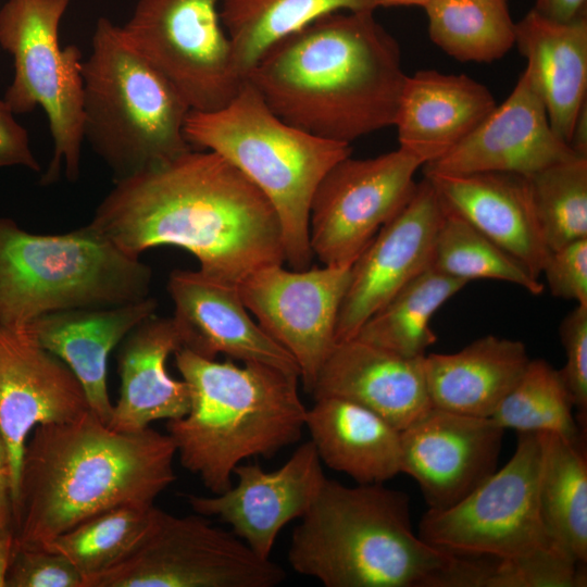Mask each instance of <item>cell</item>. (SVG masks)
I'll use <instances>...</instances> for the list:
<instances>
[{
	"label": "cell",
	"mask_w": 587,
	"mask_h": 587,
	"mask_svg": "<svg viewBox=\"0 0 587 587\" xmlns=\"http://www.w3.org/2000/svg\"><path fill=\"white\" fill-rule=\"evenodd\" d=\"M549 250L587 238V157L574 155L528 177Z\"/></svg>",
	"instance_id": "obj_36"
},
{
	"label": "cell",
	"mask_w": 587,
	"mask_h": 587,
	"mask_svg": "<svg viewBox=\"0 0 587 587\" xmlns=\"http://www.w3.org/2000/svg\"><path fill=\"white\" fill-rule=\"evenodd\" d=\"M13 533L12 475L8 450L0 433V535Z\"/></svg>",
	"instance_id": "obj_42"
},
{
	"label": "cell",
	"mask_w": 587,
	"mask_h": 587,
	"mask_svg": "<svg viewBox=\"0 0 587 587\" xmlns=\"http://www.w3.org/2000/svg\"><path fill=\"white\" fill-rule=\"evenodd\" d=\"M432 41L459 61L492 62L515 45L507 0H429Z\"/></svg>",
	"instance_id": "obj_32"
},
{
	"label": "cell",
	"mask_w": 587,
	"mask_h": 587,
	"mask_svg": "<svg viewBox=\"0 0 587 587\" xmlns=\"http://www.w3.org/2000/svg\"><path fill=\"white\" fill-rule=\"evenodd\" d=\"M466 284L429 267L375 312L354 338L404 358H422L437 340L432 316Z\"/></svg>",
	"instance_id": "obj_31"
},
{
	"label": "cell",
	"mask_w": 587,
	"mask_h": 587,
	"mask_svg": "<svg viewBox=\"0 0 587 587\" xmlns=\"http://www.w3.org/2000/svg\"><path fill=\"white\" fill-rule=\"evenodd\" d=\"M222 1L138 0L120 26L125 41L174 86L190 111L224 108L246 80L221 21Z\"/></svg>",
	"instance_id": "obj_12"
},
{
	"label": "cell",
	"mask_w": 587,
	"mask_h": 587,
	"mask_svg": "<svg viewBox=\"0 0 587 587\" xmlns=\"http://www.w3.org/2000/svg\"><path fill=\"white\" fill-rule=\"evenodd\" d=\"M577 155L553 132L526 70L510 96L455 147L423 165L424 174L505 172L529 177Z\"/></svg>",
	"instance_id": "obj_19"
},
{
	"label": "cell",
	"mask_w": 587,
	"mask_h": 587,
	"mask_svg": "<svg viewBox=\"0 0 587 587\" xmlns=\"http://www.w3.org/2000/svg\"><path fill=\"white\" fill-rule=\"evenodd\" d=\"M422 358H404L358 338L336 342L311 394L355 402L402 430L430 407Z\"/></svg>",
	"instance_id": "obj_21"
},
{
	"label": "cell",
	"mask_w": 587,
	"mask_h": 587,
	"mask_svg": "<svg viewBox=\"0 0 587 587\" xmlns=\"http://www.w3.org/2000/svg\"><path fill=\"white\" fill-rule=\"evenodd\" d=\"M71 0H8L0 9V46L13 58L14 75L4 102L14 114L40 107L53 140L41 178L59 179L62 164L71 182L79 175L83 133L82 52L61 47L59 27Z\"/></svg>",
	"instance_id": "obj_9"
},
{
	"label": "cell",
	"mask_w": 587,
	"mask_h": 587,
	"mask_svg": "<svg viewBox=\"0 0 587 587\" xmlns=\"http://www.w3.org/2000/svg\"><path fill=\"white\" fill-rule=\"evenodd\" d=\"M504 430L491 417L432 405L400 430V471L419 484L428 509H448L497 471Z\"/></svg>",
	"instance_id": "obj_16"
},
{
	"label": "cell",
	"mask_w": 587,
	"mask_h": 587,
	"mask_svg": "<svg viewBox=\"0 0 587 587\" xmlns=\"http://www.w3.org/2000/svg\"><path fill=\"white\" fill-rule=\"evenodd\" d=\"M183 347L173 317L150 315L122 340L117 365L120 397L107 424L118 432H137L159 420L184 416L190 407L187 383L173 378L166 360Z\"/></svg>",
	"instance_id": "obj_25"
},
{
	"label": "cell",
	"mask_w": 587,
	"mask_h": 587,
	"mask_svg": "<svg viewBox=\"0 0 587 587\" xmlns=\"http://www.w3.org/2000/svg\"><path fill=\"white\" fill-rule=\"evenodd\" d=\"M373 13L313 21L272 45L246 79L279 118L316 137L350 145L394 125L407 75Z\"/></svg>",
	"instance_id": "obj_2"
},
{
	"label": "cell",
	"mask_w": 587,
	"mask_h": 587,
	"mask_svg": "<svg viewBox=\"0 0 587 587\" xmlns=\"http://www.w3.org/2000/svg\"><path fill=\"white\" fill-rule=\"evenodd\" d=\"M515 45L546 107L549 123L569 145L576 116L587 103V17L558 23L530 10L515 23Z\"/></svg>",
	"instance_id": "obj_26"
},
{
	"label": "cell",
	"mask_w": 587,
	"mask_h": 587,
	"mask_svg": "<svg viewBox=\"0 0 587 587\" xmlns=\"http://www.w3.org/2000/svg\"><path fill=\"white\" fill-rule=\"evenodd\" d=\"M155 308L157 301L147 297L113 307L58 311L36 319L26 329L71 369L90 411L108 424L113 410L107 386L109 355Z\"/></svg>",
	"instance_id": "obj_23"
},
{
	"label": "cell",
	"mask_w": 587,
	"mask_h": 587,
	"mask_svg": "<svg viewBox=\"0 0 587 587\" xmlns=\"http://www.w3.org/2000/svg\"><path fill=\"white\" fill-rule=\"evenodd\" d=\"M566 362L560 373L570 392L578 425H587V307L576 305L560 325Z\"/></svg>",
	"instance_id": "obj_39"
},
{
	"label": "cell",
	"mask_w": 587,
	"mask_h": 587,
	"mask_svg": "<svg viewBox=\"0 0 587 587\" xmlns=\"http://www.w3.org/2000/svg\"><path fill=\"white\" fill-rule=\"evenodd\" d=\"M529 358L520 340L480 337L454 353H430L423 359L433 407L491 417L524 373Z\"/></svg>",
	"instance_id": "obj_27"
},
{
	"label": "cell",
	"mask_w": 587,
	"mask_h": 587,
	"mask_svg": "<svg viewBox=\"0 0 587 587\" xmlns=\"http://www.w3.org/2000/svg\"><path fill=\"white\" fill-rule=\"evenodd\" d=\"M541 275L554 297L574 300L587 307V238L551 250Z\"/></svg>",
	"instance_id": "obj_40"
},
{
	"label": "cell",
	"mask_w": 587,
	"mask_h": 587,
	"mask_svg": "<svg viewBox=\"0 0 587 587\" xmlns=\"http://www.w3.org/2000/svg\"><path fill=\"white\" fill-rule=\"evenodd\" d=\"M541 517L552 540L578 563L587 562V453L585 434L540 433Z\"/></svg>",
	"instance_id": "obj_29"
},
{
	"label": "cell",
	"mask_w": 587,
	"mask_h": 587,
	"mask_svg": "<svg viewBox=\"0 0 587 587\" xmlns=\"http://www.w3.org/2000/svg\"><path fill=\"white\" fill-rule=\"evenodd\" d=\"M152 271L90 223L59 235L0 216V325L26 329L52 312L142 300Z\"/></svg>",
	"instance_id": "obj_8"
},
{
	"label": "cell",
	"mask_w": 587,
	"mask_h": 587,
	"mask_svg": "<svg viewBox=\"0 0 587 587\" xmlns=\"http://www.w3.org/2000/svg\"><path fill=\"white\" fill-rule=\"evenodd\" d=\"M322 464L309 440L274 471L240 463L234 470L236 483L225 491L211 496L188 494L186 499L196 513L220 519L257 554L271 559L283 527L300 520L315 500L326 477Z\"/></svg>",
	"instance_id": "obj_18"
},
{
	"label": "cell",
	"mask_w": 587,
	"mask_h": 587,
	"mask_svg": "<svg viewBox=\"0 0 587 587\" xmlns=\"http://www.w3.org/2000/svg\"><path fill=\"white\" fill-rule=\"evenodd\" d=\"M569 146L575 154L587 157V103L576 116Z\"/></svg>",
	"instance_id": "obj_44"
},
{
	"label": "cell",
	"mask_w": 587,
	"mask_h": 587,
	"mask_svg": "<svg viewBox=\"0 0 587 587\" xmlns=\"http://www.w3.org/2000/svg\"><path fill=\"white\" fill-rule=\"evenodd\" d=\"M429 0H379L380 7L392 5H421L424 7Z\"/></svg>",
	"instance_id": "obj_46"
},
{
	"label": "cell",
	"mask_w": 587,
	"mask_h": 587,
	"mask_svg": "<svg viewBox=\"0 0 587 587\" xmlns=\"http://www.w3.org/2000/svg\"><path fill=\"white\" fill-rule=\"evenodd\" d=\"M14 552V535H0V587H5V578Z\"/></svg>",
	"instance_id": "obj_45"
},
{
	"label": "cell",
	"mask_w": 587,
	"mask_h": 587,
	"mask_svg": "<svg viewBox=\"0 0 587 587\" xmlns=\"http://www.w3.org/2000/svg\"><path fill=\"white\" fill-rule=\"evenodd\" d=\"M190 394L188 412L166 423L184 469L211 494L233 484L234 470L300 440L305 428L299 376L257 362H218L189 349L174 352Z\"/></svg>",
	"instance_id": "obj_5"
},
{
	"label": "cell",
	"mask_w": 587,
	"mask_h": 587,
	"mask_svg": "<svg viewBox=\"0 0 587 587\" xmlns=\"http://www.w3.org/2000/svg\"><path fill=\"white\" fill-rule=\"evenodd\" d=\"M560 370L542 359L529 360L524 373L491 419L519 433H555L577 438L583 430ZM586 434V432L584 433Z\"/></svg>",
	"instance_id": "obj_34"
},
{
	"label": "cell",
	"mask_w": 587,
	"mask_h": 587,
	"mask_svg": "<svg viewBox=\"0 0 587 587\" xmlns=\"http://www.w3.org/2000/svg\"><path fill=\"white\" fill-rule=\"evenodd\" d=\"M167 289L182 348L207 359L222 353L242 363H263L299 376L292 357L250 316L237 286L200 270H175Z\"/></svg>",
	"instance_id": "obj_20"
},
{
	"label": "cell",
	"mask_w": 587,
	"mask_h": 587,
	"mask_svg": "<svg viewBox=\"0 0 587 587\" xmlns=\"http://www.w3.org/2000/svg\"><path fill=\"white\" fill-rule=\"evenodd\" d=\"M488 88L460 74L424 70L405 77L394 126L399 148L424 164L464 139L495 108Z\"/></svg>",
	"instance_id": "obj_24"
},
{
	"label": "cell",
	"mask_w": 587,
	"mask_h": 587,
	"mask_svg": "<svg viewBox=\"0 0 587 587\" xmlns=\"http://www.w3.org/2000/svg\"><path fill=\"white\" fill-rule=\"evenodd\" d=\"M562 549L516 560H496L484 587H585L586 572Z\"/></svg>",
	"instance_id": "obj_37"
},
{
	"label": "cell",
	"mask_w": 587,
	"mask_h": 587,
	"mask_svg": "<svg viewBox=\"0 0 587 587\" xmlns=\"http://www.w3.org/2000/svg\"><path fill=\"white\" fill-rule=\"evenodd\" d=\"M176 449L150 426L110 428L88 410L37 426L26 442L13 502L14 548L40 547L120 507H151L176 479Z\"/></svg>",
	"instance_id": "obj_3"
},
{
	"label": "cell",
	"mask_w": 587,
	"mask_h": 587,
	"mask_svg": "<svg viewBox=\"0 0 587 587\" xmlns=\"http://www.w3.org/2000/svg\"><path fill=\"white\" fill-rule=\"evenodd\" d=\"M305 428L322 463L357 484H384L401 473L400 430L355 402L314 399Z\"/></svg>",
	"instance_id": "obj_28"
},
{
	"label": "cell",
	"mask_w": 587,
	"mask_h": 587,
	"mask_svg": "<svg viewBox=\"0 0 587 587\" xmlns=\"http://www.w3.org/2000/svg\"><path fill=\"white\" fill-rule=\"evenodd\" d=\"M184 133L191 147L220 154L263 192L280 222L285 262L310 267L311 201L323 176L350 155V146L284 122L248 79L224 108L190 111Z\"/></svg>",
	"instance_id": "obj_6"
},
{
	"label": "cell",
	"mask_w": 587,
	"mask_h": 587,
	"mask_svg": "<svg viewBox=\"0 0 587 587\" xmlns=\"http://www.w3.org/2000/svg\"><path fill=\"white\" fill-rule=\"evenodd\" d=\"M587 0H536L535 10L542 17L558 22L569 23L586 15Z\"/></svg>",
	"instance_id": "obj_43"
},
{
	"label": "cell",
	"mask_w": 587,
	"mask_h": 587,
	"mask_svg": "<svg viewBox=\"0 0 587 587\" xmlns=\"http://www.w3.org/2000/svg\"><path fill=\"white\" fill-rule=\"evenodd\" d=\"M90 410L71 369L27 329L0 325V433L12 475V505L27 437L39 425L63 423Z\"/></svg>",
	"instance_id": "obj_17"
},
{
	"label": "cell",
	"mask_w": 587,
	"mask_h": 587,
	"mask_svg": "<svg viewBox=\"0 0 587 587\" xmlns=\"http://www.w3.org/2000/svg\"><path fill=\"white\" fill-rule=\"evenodd\" d=\"M287 558L326 587H479L484 569L482 560L416 535L405 492L327 477L295 527Z\"/></svg>",
	"instance_id": "obj_4"
},
{
	"label": "cell",
	"mask_w": 587,
	"mask_h": 587,
	"mask_svg": "<svg viewBox=\"0 0 587 587\" xmlns=\"http://www.w3.org/2000/svg\"><path fill=\"white\" fill-rule=\"evenodd\" d=\"M424 176L447 210L512 254L539 279L550 250L536 216L528 177L505 172Z\"/></svg>",
	"instance_id": "obj_22"
},
{
	"label": "cell",
	"mask_w": 587,
	"mask_h": 587,
	"mask_svg": "<svg viewBox=\"0 0 587 587\" xmlns=\"http://www.w3.org/2000/svg\"><path fill=\"white\" fill-rule=\"evenodd\" d=\"M432 267L466 283L497 279L515 284L532 295L544 291L542 283L523 263L446 208L435 240Z\"/></svg>",
	"instance_id": "obj_33"
},
{
	"label": "cell",
	"mask_w": 587,
	"mask_h": 587,
	"mask_svg": "<svg viewBox=\"0 0 587 587\" xmlns=\"http://www.w3.org/2000/svg\"><path fill=\"white\" fill-rule=\"evenodd\" d=\"M83 576L63 554L38 547L14 548L5 587H83Z\"/></svg>",
	"instance_id": "obj_38"
},
{
	"label": "cell",
	"mask_w": 587,
	"mask_h": 587,
	"mask_svg": "<svg viewBox=\"0 0 587 587\" xmlns=\"http://www.w3.org/2000/svg\"><path fill=\"white\" fill-rule=\"evenodd\" d=\"M445 207L424 178L403 208L375 235L350 267L336 324V342L352 339L361 326L405 284L432 267Z\"/></svg>",
	"instance_id": "obj_15"
},
{
	"label": "cell",
	"mask_w": 587,
	"mask_h": 587,
	"mask_svg": "<svg viewBox=\"0 0 587 587\" xmlns=\"http://www.w3.org/2000/svg\"><path fill=\"white\" fill-rule=\"evenodd\" d=\"M349 277L350 267L289 271L279 264L255 271L237 286L261 328L295 360L307 392L336 344Z\"/></svg>",
	"instance_id": "obj_14"
},
{
	"label": "cell",
	"mask_w": 587,
	"mask_h": 587,
	"mask_svg": "<svg viewBox=\"0 0 587 587\" xmlns=\"http://www.w3.org/2000/svg\"><path fill=\"white\" fill-rule=\"evenodd\" d=\"M114 182L90 224L132 255L176 246L196 257L202 273L235 286L258 270L285 262L274 207L213 151L191 149Z\"/></svg>",
	"instance_id": "obj_1"
},
{
	"label": "cell",
	"mask_w": 587,
	"mask_h": 587,
	"mask_svg": "<svg viewBox=\"0 0 587 587\" xmlns=\"http://www.w3.org/2000/svg\"><path fill=\"white\" fill-rule=\"evenodd\" d=\"M8 166H23L40 172L26 129L15 120L4 100L0 99V168Z\"/></svg>",
	"instance_id": "obj_41"
},
{
	"label": "cell",
	"mask_w": 587,
	"mask_h": 587,
	"mask_svg": "<svg viewBox=\"0 0 587 587\" xmlns=\"http://www.w3.org/2000/svg\"><path fill=\"white\" fill-rule=\"evenodd\" d=\"M420 159L398 148L370 159L340 160L319 183L310 205L309 241L324 266L351 267L378 230L409 201Z\"/></svg>",
	"instance_id": "obj_13"
},
{
	"label": "cell",
	"mask_w": 587,
	"mask_h": 587,
	"mask_svg": "<svg viewBox=\"0 0 587 587\" xmlns=\"http://www.w3.org/2000/svg\"><path fill=\"white\" fill-rule=\"evenodd\" d=\"M541 434L519 433L509 462L457 504L428 509L421 519L419 536L459 557L516 560L561 549L541 517Z\"/></svg>",
	"instance_id": "obj_10"
},
{
	"label": "cell",
	"mask_w": 587,
	"mask_h": 587,
	"mask_svg": "<svg viewBox=\"0 0 587 587\" xmlns=\"http://www.w3.org/2000/svg\"><path fill=\"white\" fill-rule=\"evenodd\" d=\"M82 76L84 140L115 180L191 150L184 133L188 104L105 17L97 21Z\"/></svg>",
	"instance_id": "obj_7"
},
{
	"label": "cell",
	"mask_w": 587,
	"mask_h": 587,
	"mask_svg": "<svg viewBox=\"0 0 587 587\" xmlns=\"http://www.w3.org/2000/svg\"><path fill=\"white\" fill-rule=\"evenodd\" d=\"M284 569L205 516L152 508L135 547L84 587H274Z\"/></svg>",
	"instance_id": "obj_11"
},
{
	"label": "cell",
	"mask_w": 587,
	"mask_h": 587,
	"mask_svg": "<svg viewBox=\"0 0 587 587\" xmlns=\"http://www.w3.org/2000/svg\"><path fill=\"white\" fill-rule=\"evenodd\" d=\"M151 507H120L95 515L38 548L66 557L84 583L121 561L150 522Z\"/></svg>",
	"instance_id": "obj_35"
},
{
	"label": "cell",
	"mask_w": 587,
	"mask_h": 587,
	"mask_svg": "<svg viewBox=\"0 0 587 587\" xmlns=\"http://www.w3.org/2000/svg\"><path fill=\"white\" fill-rule=\"evenodd\" d=\"M379 0H223L222 24L246 78L261 55L282 38L335 12L373 11Z\"/></svg>",
	"instance_id": "obj_30"
}]
</instances>
